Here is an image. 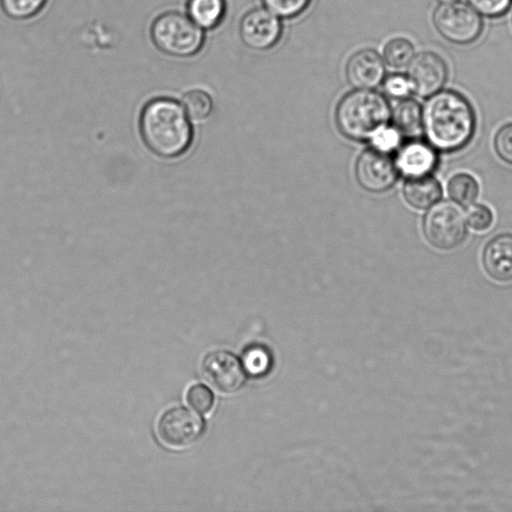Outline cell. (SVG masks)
Returning a JSON list of instances; mask_svg holds the SVG:
<instances>
[{
    "label": "cell",
    "instance_id": "6da1fadb",
    "mask_svg": "<svg viewBox=\"0 0 512 512\" xmlns=\"http://www.w3.org/2000/svg\"><path fill=\"white\" fill-rule=\"evenodd\" d=\"M475 113L470 102L453 90L429 96L422 109V125L429 143L441 151H456L471 140Z\"/></svg>",
    "mask_w": 512,
    "mask_h": 512
},
{
    "label": "cell",
    "instance_id": "7a4b0ae2",
    "mask_svg": "<svg viewBox=\"0 0 512 512\" xmlns=\"http://www.w3.org/2000/svg\"><path fill=\"white\" fill-rule=\"evenodd\" d=\"M139 129L146 146L163 158L183 155L193 140V129L183 106L167 97L154 98L144 105Z\"/></svg>",
    "mask_w": 512,
    "mask_h": 512
},
{
    "label": "cell",
    "instance_id": "3957f363",
    "mask_svg": "<svg viewBox=\"0 0 512 512\" xmlns=\"http://www.w3.org/2000/svg\"><path fill=\"white\" fill-rule=\"evenodd\" d=\"M390 117L386 99L368 89H357L345 95L336 109L340 131L354 140L373 138Z\"/></svg>",
    "mask_w": 512,
    "mask_h": 512
},
{
    "label": "cell",
    "instance_id": "277c9868",
    "mask_svg": "<svg viewBox=\"0 0 512 512\" xmlns=\"http://www.w3.org/2000/svg\"><path fill=\"white\" fill-rule=\"evenodd\" d=\"M151 37L157 48L176 57L196 54L204 42L202 28L178 12L159 15L152 24Z\"/></svg>",
    "mask_w": 512,
    "mask_h": 512
},
{
    "label": "cell",
    "instance_id": "5b68a950",
    "mask_svg": "<svg viewBox=\"0 0 512 512\" xmlns=\"http://www.w3.org/2000/svg\"><path fill=\"white\" fill-rule=\"evenodd\" d=\"M433 24L444 39L459 45L475 41L483 28L482 16L460 0L440 3L433 13Z\"/></svg>",
    "mask_w": 512,
    "mask_h": 512
},
{
    "label": "cell",
    "instance_id": "8992f818",
    "mask_svg": "<svg viewBox=\"0 0 512 512\" xmlns=\"http://www.w3.org/2000/svg\"><path fill=\"white\" fill-rule=\"evenodd\" d=\"M423 232L427 241L440 250L458 247L467 234L466 217L453 203H436L427 212L423 221Z\"/></svg>",
    "mask_w": 512,
    "mask_h": 512
},
{
    "label": "cell",
    "instance_id": "52a82bcc",
    "mask_svg": "<svg viewBox=\"0 0 512 512\" xmlns=\"http://www.w3.org/2000/svg\"><path fill=\"white\" fill-rule=\"evenodd\" d=\"M204 423L194 411L174 406L162 413L157 422V434L168 447L181 449L194 444L202 435Z\"/></svg>",
    "mask_w": 512,
    "mask_h": 512
},
{
    "label": "cell",
    "instance_id": "ba28073f",
    "mask_svg": "<svg viewBox=\"0 0 512 512\" xmlns=\"http://www.w3.org/2000/svg\"><path fill=\"white\" fill-rule=\"evenodd\" d=\"M239 33L243 43L254 50L273 47L282 34L279 17L267 8H254L241 19Z\"/></svg>",
    "mask_w": 512,
    "mask_h": 512
},
{
    "label": "cell",
    "instance_id": "9c48e42d",
    "mask_svg": "<svg viewBox=\"0 0 512 512\" xmlns=\"http://www.w3.org/2000/svg\"><path fill=\"white\" fill-rule=\"evenodd\" d=\"M407 76L413 92L421 97H429L444 86L448 69L443 58L430 51L416 54L407 66Z\"/></svg>",
    "mask_w": 512,
    "mask_h": 512
},
{
    "label": "cell",
    "instance_id": "30bf717a",
    "mask_svg": "<svg viewBox=\"0 0 512 512\" xmlns=\"http://www.w3.org/2000/svg\"><path fill=\"white\" fill-rule=\"evenodd\" d=\"M356 177L359 184L368 191H385L397 179V165L386 151L368 149L357 161Z\"/></svg>",
    "mask_w": 512,
    "mask_h": 512
},
{
    "label": "cell",
    "instance_id": "8fae6325",
    "mask_svg": "<svg viewBox=\"0 0 512 512\" xmlns=\"http://www.w3.org/2000/svg\"><path fill=\"white\" fill-rule=\"evenodd\" d=\"M201 368L205 380L222 393L239 390L245 380L241 362L228 351L210 352L205 356Z\"/></svg>",
    "mask_w": 512,
    "mask_h": 512
},
{
    "label": "cell",
    "instance_id": "7c38bea8",
    "mask_svg": "<svg viewBox=\"0 0 512 512\" xmlns=\"http://www.w3.org/2000/svg\"><path fill=\"white\" fill-rule=\"evenodd\" d=\"M385 75L382 57L372 49L354 53L346 64V77L357 89H371L379 85Z\"/></svg>",
    "mask_w": 512,
    "mask_h": 512
},
{
    "label": "cell",
    "instance_id": "4fadbf2b",
    "mask_svg": "<svg viewBox=\"0 0 512 512\" xmlns=\"http://www.w3.org/2000/svg\"><path fill=\"white\" fill-rule=\"evenodd\" d=\"M482 261L492 279L512 281V236L503 234L491 239L484 248Z\"/></svg>",
    "mask_w": 512,
    "mask_h": 512
},
{
    "label": "cell",
    "instance_id": "5bb4252c",
    "mask_svg": "<svg viewBox=\"0 0 512 512\" xmlns=\"http://www.w3.org/2000/svg\"><path fill=\"white\" fill-rule=\"evenodd\" d=\"M437 164L435 148L429 143L413 141L405 145L396 165L404 174L420 176L430 174Z\"/></svg>",
    "mask_w": 512,
    "mask_h": 512
},
{
    "label": "cell",
    "instance_id": "9a60e30c",
    "mask_svg": "<svg viewBox=\"0 0 512 512\" xmlns=\"http://www.w3.org/2000/svg\"><path fill=\"white\" fill-rule=\"evenodd\" d=\"M403 194L410 206L424 210L439 202L442 196V187L439 181L430 174L411 176L404 184Z\"/></svg>",
    "mask_w": 512,
    "mask_h": 512
},
{
    "label": "cell",
    "instance_id": "2e32d148",
    "mask_svg": "<svg viewBox=\"0 0 512 512\" xmlns=\"http://www.w3.org/2000/svg\"><path fill=\"white\" fill-rule=\"evenodd\" d=\"M188 17L202 29L215 28L226 13L225 0H188Z\"/></svg>",
    "mask_w": 512,
    "mask_h": 512
},
{
    "label": "cell",
    "instance_id": "e0dca14e",
    "mask_svg": "<svg viewBox=\"0 0 512 512\" xmlns=\"http://www.w3.org/2000/svg\"><path fill=\"white\" fill-rule=\"evenodd\" d=\"M392 120L395 129L405 134H412L422 124V108L417 101L403 98L394 108Z\"/></svg>",
    "mask_w": 512,
    "mask_h": 512
},
{
    "label": "cell",
    "instance_id": "ac0fdd59",
    "mask_svg": "<svg viewBox=\"0 0 512 512\" xmlns=\"http://www.w3.org/2000/svg\"><path fill=\"white\" fill-rule=\"evenodd\" d=\"M447 193L454 203L470 206L479 195V184L471 174L457 173L449 180Z\"/></svg>",
    "mask_w": 512,
    "mask_h": 512
},
{
    "label": "cell",
    "instance_id": "d6986e66",
    "mask_svg": "<svg viewBox=\"0 0 512 512\" xmlns=\"http://www.w3.org/2000/svg\"><path fill=\"white\" fill-rule=\"evenodd\" d=\"M243 370L252 377H263L272 367V357L269 350L258 344L248 346L241 361Z\"/></svg>",
    "mask_w": 512,
    "mask_h": 512
},
{
    "label": "cell",
    "instance_id": "ffe728a7",
    "mask_svg": "<svg viewBox=\"0 0 512 512\" xmlns=\"http://www.w3.org/2000/svg\"><path fill=\"white\" fill-rule=\"evenodd\" d=\"M415 55L413 43L403 37L391 39L386 43L383 50L385 62L395 69L408 66Z\"/></svg>",
    "mask_w": 512,
    "mask_h": 512
},
{
    "label": "cell",
    "instance_id": "44dd1931",
    "mask_svg": "<svg viewBox=\"0 0 512 512\" xmlns=\"http://www.w3.org/2000/svg\"><path fill=\"white\" fill-rule=\"evenodd\" d=\"M182 105L187 115L195 120L209 116L213 108L211 97L202 90H192L182 99Z\"/></svg>",
    "mask_w": 512,
    "mask_h": 512
},
{
    "label": "cell",
    "instance_id": "7402d4cb",
    "mask_svg": "<svg viewBox=\"0 0 512 512\" xmlns=\"http://www.w3.org/2000/svg\"><path fill=\"white\" fill-rule=\"evenodd\" d=\"M47 0H1L4 12L14 19H27L39 13Z\"/></svg>",
    "mask_w": 512,
    "mask_h": 512
},
{
    "label": "cell",
    "instance_id": "603a6c76",
    "mask_svg": "<svg viewBox=\"0 0 512 512\" xmlns=\"http://www.w3.org/2000/svg\"><path fill=\"white\" fill-rule=\"evenodd\" d=\"M265 7L278 17L293 18L303 13L311 0H262Z\"/></svg>",
    "mask_w": 512,
    "mask_h": 512
},
{
    "label": "cell",
    "instance_id": "cb8c5ba5",
    "mask_svg": "<svg viewBox=\"0 0 512 512\" xmlns=\"http://www.w3.org/2000/svg\"><path fill=\"white\" fill-rule=\"evenodd\" d=\"M186 399L188 404L200 413H207L214 404L212 392L204 385L196 384L188 389Z\"/></svg>",
    "mask_w": 512,
    "mask_h": 512
},
{
    "label": "cell",
    "instance_id": "d4e9b609",
    "mask_svg": "<svg viewBox=\"0 0 512 512\" xmlns=\"http://www.w3.org/2000/svg\"><path fill=\"white\" fill-rule=\"evenodd\" d=\"M466 222L475 231L483 232L493 223V213L489 207L482 204L472 205L466 214Z\"/></svg>",
    "mask_w": 512,
    "mask_h": 512
},
{
    "label": "cell",
    "instance_id": "484cf974",
    "mask_svg": "<svg viewBox=\"0 0 512 512\" xmlns=\"http://www.w3.org/2000/svg\"><path fill=\"white\" fill-rule=\"evenodd\" d=\"M496 154L505 163L512 165V122L503 125L494 138Z\"/></svg>",
    "mask_w": 512,
    "mask_h": 512
},
{
    "label": "cell",
    "instance_id": "4316f807",
    "mask_svg": "<svg viewBox=\"0 0 512 512\" xmlns=\"http://www.w3.org/2000/svg\"><path fill=\"white\" fill-rule=\"evenodd\" d=\"M468 3L481 15L498 17L509 9L512 0H467Z\"/></svg>",
    "mask_w": 512,
    "mask_h": 512
},
{
    "label": "cell",
    "instance_id": "83f0119b",
    "mask_svg": "<svg viewBox=\"0 0 512 512\" xmlns=\"http://www.w3.org/2000/svg\"><path fill=\"white\" fill-rule=\"evenodd\" d=\"M385 92L394 98H406L413 92L411 82L408 76L402 74H392L384 81Z\"/></svg>",
    "mask_w": 512,
    "mask_h": 512
},
{
    "label": "cell",
    "instance_id": "f1b7e54d",
    "mask_svg": "<svg viewBox=\"0 0 512 512\" xmlns=\"http://www.w3.org/2000/svg\"><path fill=\"white\" fill-rule=\"evenodd\" d=\"M373 138L376 148L386 152L399 143V133L397 129H386L384 127Z\"/></svg>",
    "mask_w": 512,
    "mask_h": 512
},
{
    "label": "cell",
    "instance_id": "f546056e",
    "mask_svg": "<svg viewBox=\"0 0 512 512\" xmlns=\"http://www.w3.org/2000/svg\"><path fill=\"white\" fill-rule=\"evenodd\" d=\"M437 1L440 3H449V2H454V1H458V0H437Z\"/></svg>",
    "mask_w": 512,
    "mask_h": 512
}]
</instances>
